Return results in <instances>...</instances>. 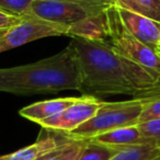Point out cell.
I'll list each match as a JSON object with an SVG mask.
<instances>
[{
    "label": "cell",
    "mask_w": 160,
    "mask_h": 160,
    "mask_svg": "<svg viewBox=\"0 0 160 160\" xmlns=\"http://www.w3.org/2000/svg\"><path fill=\"white\" fill-rule=\"evenodd\" d=\"M87 145L85 139H70L57 150L53 151L45 160H77Z\"/></svg>",
    "instance_id": "16"
},
{
    "label": "cell",
    "mask_w": 160,
    "mask_h": 160,
    "mask_svg": "<svg viewBox=\"0 0 160 160\" xmlns=\"http://www.w3.org/2000/svg\"><path fill=\"white\" fill-rule=\"evenodd\" d=\"M107 20L108 38L104 41L105 44L120 56L160 76V57L126 29L116 6L107 10Z\"/></svg>",
    "instance_id": "4"
},
{
    "label": "cell",
    "mask_w": 160,
    "mask_h": 160,
    "mask_svg": "<svg viewBox=\"0 0 160 160\" xmlns=\"http://www.w3.org/2000/svg\"><path fill=\"white\" fill-rule=\"evenodd\" d=\"M7 31H8V30H0V38H1V36H2Z\"/></svg>",
    "instance_id": "22"
},
{
    "label": "cell",
    "mask_w": 160,
    "mask_h": 160,
    "mask_svg": "<svg viewBox=\"0 0 160 160\" xmlns=\"http://www.w3.org/2000/svg\"><path fill=\"white\" fill-rule=\"evenodd\" d=\"M139 132L150 144L160 147V118L137 124Z\"/></svg>",
    "instance_id": "18"
},
{
    "label": "cell",
    "mask_w": 160,
    "mask_h": 160,
    "mask_svg": "<svg viewBox=\"0 0 160 160\" xmlns=\"http://www.w3.org/2000/svg\"><path fill=\"white\" fill-rule=\"evenodd\" d=\"M151 160H160V155H158L157 157H155L153 159H151Z\"/></svg>",
    "instance_id": "25"
},
{
    "label": "cell",
    "mask_w": 160,
    "mask_h": 160,
    "mask_svg": "<svg viewBox=\"0 0 160 160\" xmlns=\"http://www.w3.org/2000/svg\"><path fill=\"white\" fill-rule=\"evenodd\" d=\"M88 140L118 148L136 146V145H152L140 134L137 125L113 129Z\"/></svg>",
    "instance_id": "12"
},
{
    "label": "cell",
    "mask_w": 160,
    "mask_h": 160,
    "mask_svg": "<svg viewBox=\"0 0 160 160\" xmlns=\"http://www.w3.org/2000/svg\"><path fill=\"white\" fill-rule=\"evenodd\" d=\"M142 111V102L132 99L122 102H103L93 118L69 133L70 139H91L116 128L137 125Z\"/></svg>",
    "instance_id": "3"
},
{
    "label": "cell",
    "mask_w": 160,
    "mask_h": 160,
    "mask_svg": "<svg viewBox=\"0 0 160 160\" xmlns=\"http://www.w3.org/2000/svg\"><path fill=\"white\" fill-rule=\"evenodd\" d=\"M73 2L82 3L87 6H96V7H103V8H111L116 6L115 0H68Z\"/></svg>",
    "instance_id": "21"
},
{
    "label": "cell",
    "mask_w": 160,
    "mask_h": 160,
    "mask_svg": "<svg viewBox=\"0 0 160 160\" xmlns=\"http://www.w3.org/2000/svg\"><path fill=\"white\" fill-rule=\"evenodd\" d=\"M122 148L111 147L107 145L87 140L85 149L77 160H110Z\"/></svg>",
    "instance_id": "15"
},
{
    "label": "cell",
    "mask_w": 160,
    "mask_h": 160,
    "mask_svg": "<svg viewBox=\"0 0 160 160\" xmlns=\"http://www.w3.org/2000/svg\"><path fill=\"white\" fill-rule=\"evenodd\" d=\"M51 153H52V152H51ZM51 153H48V155L44 156V157H43V158H41V159H38V160H45V159H46V158H47V157H48V156H49V155H51Z\"/></svg>",
    "instance_id": "24"
},
{
    "label": "cell",
    "mask_w": 160,
    "mask_h": 160,
    "mask_svg": "<svg viewBox=\"0 0 160 160\" xmlns=\"http://www.w3.org/2000/svg\"><path fill=\"white\" fill-rule=\"evenodd\" d=\"M118 7L160 23V0H115Z\"/></svg>",
    "instance_id": "13"
},
{
    "label": "cell",
    "mask_w": 160,
    "mask_h": 160,
    "mask_svg": "<svg viewBox=\"0 0 160 160\" xmlns=\"http://www.w3.org/2000/svg\"><path fill=\"white\" fill-rule=\"evenodd\" d=\"M79 71L72 45L56 55L22 66L0 69V92L31 97L78 90Z\"/></svg>",
    "instance_id": "2"
},
{
    "label": "cell",
    "mask_w": 160,
    "mask_h": 160,
    "mask_svg": "<svg viewBox=\"0 0 160 160\" xmlns=\"http://www.w3.org/2000/svg\"><path fill=\"white\" fill-rule=\"evenodd\" d=\"M78 100L79 98L77 97H67V98L41 101V102L33 103V104L23 108L20 110L19 113L22 118L40 124L42 121L62 113V111H65L67 108L72 105Z\"/></svg>",
    "instance_id": "10"
},
{
    "label": "cell",
    "mask_w": 160,
    "mask_h": 160,
    "mask_svg": "<svg viewBox=\"0 0 160 160\" xmlns=\"http://www.w3.org/2000/svg\"><path fill=\"white\" fill-rule=\"evenodd\" d=\"M103 101L91 97H80L79 100L62 113L42 121L38 125L48 131L69 133L96 115Z\"/></svg>",
    "instance_id": "7"
},
{
    "label": "cell",
    "mask_w": 160,
    "mask_h": 160,
    "mask_svg": "<svg viewBox=\"0 0 160 160\" xmlns=\"http://www.w3.org/2000/svg\"><path fill=\"white\" fill-rule=\"evenodd\" d=\"M49 133L51 134L46 136L41 135L38 140L30 146L19 149L12 153L0 156V160H38L57 150L59 147L70 140V138L62 132H58V135H52V131H49Z\"/></svg>",
    "instance_id": "9"
},
{
    "label": "cell",
    "mask_w": 160,
    "mask_h": 160,
    "mask_svg": "<svg viewBox=\"0 0 160 160\" xmlns=\"http://www.w3.org/2000/svg\"><path fill=\"white\" fill-rule=\"evenodd\" d=\"M70 44L79 71L78 91L85 97L100 100L115 94L134 96L160 79L159 75L116 54L104 42L72 38Z\"/></svg>",
    "instance_id": "1"
},
{
    "label": "cell",
    "mask_w": 160,
    "mask_h": 160,
    "mask_svg": "<svg viewBox=\"0 0 160 160\" xmlns=\"http://www.w3.org/2000/svg\"><path fill=\"white\" fill-rule=\"evenodd\" d=\"M155 52H156V53H157V55H158V56H159V57H160V46H159V47H158V48H157V49H156V51H155Z\"/></svg>",
    "instance_id": "23"
},
{
    "label": "cell",
    "mask_w": 160,
    "mask_h": 160,
    "mask_svg": "<svg viewBox=\"0 0 160 160\" xmlns=\"http://www.w3.org/2000/svg\"><path fill=\"white\" fill-rule=\"evenodd\" d=\"M160 155V147L155 145H136L122 148L110 160H151Z\"/></svg>",
    "instance_id": "14"
},
{
    "label": "cell",
    "mask_w": 160,
    "mask_h": 160,
    "mask_svg": "<svg viewBox=\"0 0 160 160\" xmlns=\"http://www.w3.org/2000/svg\"><path fill=\"white\" fill-rule=\"evenodd\" d=\"M107 10L98 16L86 18L68 27L67 36L97 41V42H104L108 38Z\"/></svg>",
    "instance_id": "11"
},
{
    "label": "cell",
    "mask_w": 160,
    "mask_h": 160,
    "mask_svg": "<svg viewBox=\"0 0 160 160\" xmlns=\"http://www.w3.org/2000/svg\"><path fill=\"white\" fill-rule=\"evenodd\" d=\"M118 7V6H116ZM121 20L126 29L142 44L156 51L160 46V23L136 12L118 7Z\"/></svg>",
    "instance_id": "8"
},
{
    "label": "cell",
    "mask_w": 160,
    "mask_h": 160,
    "mask_svg": "<svg viewBox=\"0 0 160 160\" xmlns=\"http://www.w3.org/2000/svg\"><path fill=\"white\" fill-rule=\"evenodd\" d=\"M68 34V27L48 22L33 16H27L22 22L9 29L0 38V53L22 46L27 43L49 38Z\"/></svg>",
    "instance_id": "6"
},
{
    "label": "cell",
    "mask_w": 160,
    "mask_h": 160,
    "mask_svg": "<svg viewBox=\"0 0 160 160\" xmlns=\"http://www.w3.org/2000/svg\"><path fill=\"white\" fill-rule=\"evenodd\" d=\"M156 118H160V99L142 102V111L138 124Z\"/></svg>",
    "instance_id": "19"
},
{
    "label": "cell",
    "mask_w": 160,
    "mask_h": 160,
    "mask_svg": "<svg viewBox=\"0 0 160 160\" xmlns=\"http://www.w3.org/2000/svg\"><path fill=\"white\" fill-rule=\"evenodd\" d=\"M107 9L109 8L87 6L68 0H34L28 16L70 27L86 18L98 16Z\"/></svg>",
    "instance_id": "5"
},
{
    "label": "cell",
    "mask_w": 160,
    "mask_h": 160,
    "mask_svg": "<svg viewBox=\"0 0 160 160\" xmlns=\"http://www.w3.org/2000/svg\"><path fill=\"white\" fill-rule=\"evenodd\" d=\"M34 0H0V10L11 16L24 18L29 14Z\"/></svg>",
    "instance_id": "17"
},
{
    "label": "cell",
    "mask_w": 160,
    "mask_h": 160,
    "mask_svg": "<svg viewBox=\"0 0 160 160\" xmlns=\"http://www.w3.org/2000/svg\"><path fill=\"white\" fill-rule=\"evenodd\" d=\"M24 18H20V17L11 16L9 13L1 11L0 10V30H9L11 28L18 25L19 23L22 22Z\"/></svg>",
    "instance_id": "20"
}]
</instances>
